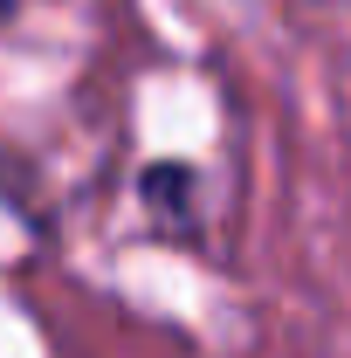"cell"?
<instances>
[{"label": "cell", "instance_id": "obj_2", "mask_svg": "<svg viewBox=\"0 0 351 358\" xmlns=\"http://www.w3.org/2000/svg\"><path fill=\"white\" fill-rule=\"evenodd\" d=\"M14 7H21V0H0V21H7V14H14Z\"/></svg>", "mask_w": 351, "mask_h": 358}, {"label": "cell", "instance_id": "obj_1", "mask_svg": "<svg viewBox=\"0 0 351 358\" xmlns=\"http://www.w3.org/2000/svg\"><path fill=\"white\" fill-rule=\"evenodd\" d=\"M138 193L166 227H200V214H193V166H145Z\"/></svg>", "mask_w": 351, "mask_h": 358}]
</instances>
